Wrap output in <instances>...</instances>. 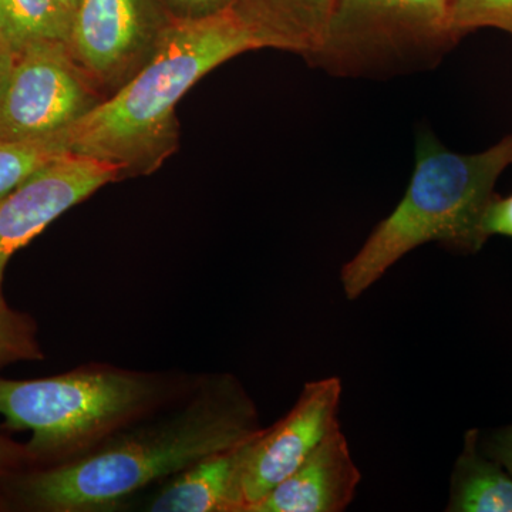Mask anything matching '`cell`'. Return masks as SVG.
I'll list each match as a JSON object with an SVG mask.
<instances>
[{
    "label": "cell",
    "mask_w": 512,
    "mask_h": 512,
    "mask_svg": "<svg viewBox=\"0 0 512 512\" xmlns=\"http://www.w3.org/2000/svg\"><path fill=\"white\" fill-rule=\"evenodd\" d=\"M163 410L74 460L0 481L10 484V494L29 510L103 511L264 429L254 400L228 373L197 377Z\"/></svg>",
    "instance_id": "cell-1"
},
{
    "label": "cell",
    "mask_w": 512,
    "mask_h": 512,
    "mask_svg": "<svg viewBox=\"0 0 512 512\" xmlns=\"http://www.w3.org/2000/svg\"><path fill=\"white\" fill-rule=\"evenodd\" d=\"M258 40L231 6L164 26L153 53L116 93L55 138L66 153L120 165L126 173L158 167L177 141L175 109L202 77Z\"/></svg>",
    "instance_id": "cell-2"
},
{
    "label": "cell",
    "mask_w": 512,
    "mask_h": 512,
    "mask_svg": "<svg viewBox=\"0 0 512 512\" xmlns=\"http://www.w3.org/2000/svg\"><path fill=\"white\" fill-rule=\"evenodd\" d=\"M511 165L512 134L480 153L461 154L421 131L402 201L340 271L346 298L356 301L403 256L429 242L460 254L480 251L488 241L481 227L484 212Z\"/></svg>",
    "instance_id": "cell-3"
},
{
    "label": "cell",
    "mask_w": 512,
    "mask_h": 512,
    "mask_svg": "<svg viewBox=\"0 0 512 512\" xmlns=\"http://www.w3.org/2000/svg\"><path fill=\"white\" fill-rule=\"evenodd\" d=\"M195 380L101 363L43 379L0 377L2 427L30 431L37 467L57 466L177 402Z\"/></svg>",
    "instance_id": "cell-4"
},
{
    "label": "cell",
    "mask_w": 512,
    "mask_h": 512,
    "mask_svg": "<svg viewBox=\"0 0 512 512\" xmlns=\"http://www.w3.org/2000/svg\"><path fill=\"white\" fill-rule=\"evenodd\" d=\"M451 0H338L309 62L333 76L431 69L456 47Z\"/></svg>",
    "instance_id": "cell-5"
},
{
    "label": "cell",
    "mask_w": 512,
    "mask_h": 512,
    "mask_svg": "<svg viewBox=\"0 0 512 512\" xmlns=\"http://www.w3.org/2000/svg\"><path fill=\"white\" fill-rule=\"evenodd\" d=\"M97 93L66 43L26 47L16 55L0 94V138L15 143L55 140L99 103Z\"/></svg>",
    "instance_id": "cell-6"
},
{
    "label": "cell",
    "mask_w": 512,
    "mask_h": 512,
    "mask_svg": "<svg viewBox=\"0 0 512 512\" xmlns=\"http://www.w3.org/2000/svg\"><path fill=\"white\" fill-rule=\"evenodd\" d=\"M340 399L338 377L306 383L292 409L248 441L238 473L239 512L251 510L291 476L330 431L340 426Z\"/></svg>",
    "instance_id": "cell-7"
},
{
    "label": "cell",
    "mask_w": 512,
    "mask_h": 512,
    "mask_svg": "<svg viewBox=\"0 0 512 512\" xmlns=\"http://www.w3.org/2000/svg\"><path fill=\"white\" fill-rule=\"evenodd\" d=\"M124 174L120 165L66 153L0 197V299L12 256L64 212Z\"/></svg>",
    "instance_id": "cell-8"
},
{
    "label": "cell",
    "mask_w": 512,
    "mask_h": 512,
    "mask_svg": "<svg viewBox=\"0 0 512 512\" xmlns=\"http://www.w3.org/2000/svg\"><path fill=\"white\" fill-rule=\"evenodd\" d=\"M164 28L144 0H79L67 49L97 90L121 86L147 62Z\"/></svg>",
    "instance_id": "cell-9"
},
{
    "label": "cell",
    "mask_w": 512,
    "mask_h": 512,
    "mask_svg": "<svg viewBox=\"0 0 512 512\" xmlns=\"http://www.w3.org/2000/svg\"><path fill=\"white\" fill-rule=\"evenodd\" d=\"M362 480L340 426L248 512H342Z\"/></svg>",
    "instance_id": "cell-10"
},
{
    "label": "cell",
    "mask_w": 512,
    "mask_h": 512,
    "mask_svg": "<svg viewBox=\"0 0 512 512\" xmlns=\"http://www.w3.org/2000/svg\"><path fill=\"white\" fill-rule=\"evenodd\" d=\"M338 0H235L229 3L261 49L308 59L322 45Z\"/></svg>",
    "instance_id": "cell-11"
},
{
    "label": "cell",
    "mask_w": 512,
    "mask_h": 512,
    "mask_svg": "<svg viewBox=\"0 0 512 512\" xmlns=\"http://www.w3.org/2000/svg\"><path fill=\"white\" fill-rule=\"evenodd\" d=\"M248 441L231 450L202 458L181 473L175 474L148 503L146 510L153 512L241 511L238 473L247 454Z\"/></svg>",
    "instance_id": "cell-12"
},
{
    "label": "cell",
    "mask_w": 512,
    "mask_h": 512,
    "mask_svg": "<svg viewBox=\"0 0 512 512\" xmlns=\"http://www.w3.org/2000/svg\"><path fill=\"white\" fill-rule=\"evenodd\" d=\"M480 431L468 430L454 464L447 512H512V476L481 450Z\"/></svg>",
    "instance_id": "cell-13"
},
{
    "label": "cell",
    "mask_w": 512,
    "mask_h": 512,
    "mask_svg": "<svg viewBox=\"0 0 512 512\" xmlns=\"http://www.w3.org/2000/svg\"><path fill=\"white\" fill-rule=\"evenodd\" d=\"M72 20L60 0H0V35L15 55L36 43H67Z\"/></svg>",
    "instance_id": "cell-14"
},
{
    "label": "cell",
    "mask_w": 512,
    "mask_h": 512,
    "mask_svg": "<svg viewBox=\"0 0 512 512\" xmlns=\"http://www.w3.org/2000/svg\"><path fill=\"white\" fill-rule=\"evenodd\" d=\"M63 154L56 140L15 143L0 138V197Z\"/></svg>",
    "instance_id": "cell-15"
},
{
    "label": "cell",
    "mask_w": 512,
    "mask_h": 512,
    "mask_svg": "<svg viewBox=\"0 0 512 512\" xmlns=\"http://www.w3.org/2000/svg\"><path fill=\"white\" fill-rule=\"evenodd\" d=\"M45 352L37 340L35 319L0 299V369L19 362H40Z\"/></svg>",
    "instance_id": "cell-16"
},
{
    "label": "cell",
    "mask_w": 512,
    "mask_h": 512,
    "mask_svg": "<svg viewBox=\"0 0 512 512\" xmlns=\"http://www.w3.org/2000/svg\"><path fill=\"white\" fill-rule=\"evenodd\" d=\"M451 15L461 37L484 28L512 35V0H451Z\"/></svg>",
    "instance_id": "cell-17"
},
{
    "label": "cell",
    "mask_w": 512,
    "mask_h": 512,
    "mask_svg": "<svg viewBox=\"0 0 512 512\" xmlns=\"http://www.w3.org/2000/svg\"><path fill=\"white\" fill-rule=\"evenodd\" d=\"M36 467V458L26 444L16 443L0 434V480Z\"/></svg>",
    "instance_id": "cell-18"
},
{
    "label": "cell",
    "mask_w": 512,
    "mask_h": 512,
    "mask_svg": "<svg viewBox=\"0 0 512 512\" xmlns=\"http://www.w3.org/2000/svg\"><path fill=\"white\" fill-rule=\"evenodd\" d=\"M481 227L487 238L494 235L512 238V194L508 197L494 195L484 212Z\"/></svg>",
    "instance_id": "cell-19"
},
{
    "label": "cell",
    "mask_w": 512,
    "mask_h": 512,
    "mask_svg": "<svg viewBox=\"0 0 512 512\" xmlns=\"http://www.w3.org/2000/svg\"><path fill=\"white\" fill-rule=\"evenodd\" d=\"M480 446L488 457L498 461L512 476V424L495 430L483 441L480 437Z\"/></svg>",
    "instance_id": "cell-20"
},
{
    "label": "cell",
    "mask_w": 512,
    "mask_h": 512,
    "mask_svg": "<svg viewBox=\"0 0 512 512\" xmlns=\"http://www.w3.org/2000/svg\"><path fill=\"white\" fill-rule=\"evenodd\" d=\"M16 55L10 49L6 40L0 35V94L8 83L10 73H12L13 64H15Z\"/></svg>",
    "instance_id": "cell-21"
},
{
    "label": "cell",
    "mask_w": 512,
    "mask_h": 512,
    "mask_svg": "<svg viewBox=\"0 0 512 512\" xmlns=\"http://www.w3.org/2000/svg\"><path fill=\"white\" fill-rule=\"evenodd\" d=\"M60 2L63 3L64 8L72 13V16L74 15V10H76L77 5H79V0H60Z\"/></svg>",
    "instance_id": "cell-22"
},
{
    "label": "cell",
    "mask_w": 512,
    "mask_h": 512,
    "mask_svg": "<svg viewBox=\"0 0 512 512\" xmlns=\"http://www.w3.org/2000/svg\"><path fill=\"white\" fill-rule=\"evenodd\" d=\"M185 2H205V0H185Z\"/></svg>",
    "instance_id": "cell-23"
},
{
    "label": "cell",
    "mask_w": 512,
    "mask_h": 512,
    "mask_svg": "<svg viewBox=\"0 0 512 512\" xmlns=\"http://www.w3.org/2000/svg\"><path fill=\"white\" fill-rule=\"evenodd\" d=\"M2 504H5V503H3V501H0V505H2Z\"/></svg>",
    "instance_id": "cell-24"
}]
</instances>
